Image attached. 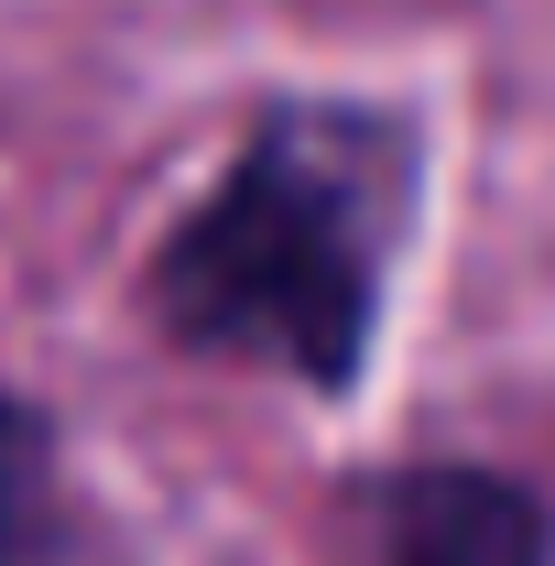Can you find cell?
<instances>
[{
  "mask_svg": "<svg viewBox=\"0 0 555 566\" xmlns=\"http://www.w3.org/2000/svg\"><path fill=\"white\" fill-rule=\"evenodd\" d=\"M0 566H132L98 501L76 491L55 424L11 392H0Z\"/></svg>",
  "mask_w": 555,
  "mask_h": 566,
  "instance_id": "3",
  "label": "cell"
},
{
  "mask_svg": "<svg viewBox=\"0 0 555 566\" xmlns=\"http://www.w3.org/2000/svg\"><path fill=\"white\" fill-rule=\"evenodd\" d=\"M370 566H555L545 501L490 469H404L370 501Z\"/></svg>",
  "mask_w": 555,
  "mask_h": 566,
  "instance_id": "2",
  "label": "cell"
},
{
  "mask_svg": "<svg viewBox=\"0 0 555 566\" xmlns=\"http://www.w3.org/2000/svg\"><path fill=\"white\" fill-rule=\"evenodd\" d=\"M415 142L370 109H273L153 251V316L197 359H262L338 392L392 273Z\"/></svg>",
  "mask_w": 555,
  "mask_h": 566,
  "instance_id": "1",
  "label": "cell"
}]
</instances>
